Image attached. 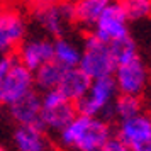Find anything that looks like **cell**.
<instances>
[{"label":"cell","mask_w":151,"mask_h":151,"mask_svg":"<svg viewBox=\"0 0 151 151\" xmlns=\"http://www.w3.org/2000/svg\"><path fill=\"white\" fill-rule=\"evenodd\" d=\"M114 136L112 124L100 117L78 116L58 132V141L71 151H102Z\"/></svg>","instance_id":"cell-1"},{"label":"cell","mask_w":151,"mask_h":151,"mask_svg":"<svg viewBox=\"0 0 151 151\" xmlns=\"http://www.w3.org/2000/svg\"><path fill=\"white\" fill-rule=\"evenodd\" d=\"M117 95L119 92L112 76L92 80L87 93L75 104L76 112L80 116L100 117L112 122V105Z\"/></svg>","instance_id":"cell-2"},{"label":"cell","mask_w":151,"mask_h":151,"mask_svg":"<svg viewBox=\"0 0 151 151\" xmlns=\"http://www.w3.org/2000/svg\"><path fill=\"white\" fill-rule=\"evenodd\" d=\"M78 68L87 76H90V80L112 76L117 68V63L112 55L110 44L102 42L88 32L82 42V58Z\"/></svg>","instance_id":"cell-3"},{"label":"cell","mask_w":151,"mask_h":151,"mask_svg":"<svg viewBox=\"0 0 151 151\" xmlns=\"http://www.w3.org/2000/svg\"><path fill=\"white\" fill-rule=\"evenodd\" d=\"M78 116L76 105L70 102L68 99L58 92V90H48L41 93V127L46 132H60L65 129L75 117Z\"/></svg>","instance_id":"cell-4"},{"label":"cell","mask_w":151,"mask_h":151,"mask_svg":"<svg viewBox=\"0 0 151 151\" xmlns=\"http://www.w3.org/2000/svg\"><path fill=\"white\" fill-rule=\"evenodd\" d=\"M112 78L116 82L119 93L134 95V97H143L146 93L148 87H150V80H151L150 70L139 56L117 65Z\"/></svg>","instance_id":"cell-5"},{"label":"cell","mask_w":151,"mask_h":151,"mask_svg":"<svg viewBox=\"0 0 151 151\" xmlns=\"http://www.w3.org/2000/svg\"><path fill=\"white\" fill-rule=\"evenodd\" d=\"M32 19L48 34V37H65L68 27L73 24V2L60 0L53 5L37 9L32 12Z\"/></svg>","instance_id":"cell-6"},{"label":"cell","mask_w":151,"mask_h":151,"mask_svg":"<svg viewBox=\"0 0 151 151\" xmlns=\"http://www.w3.org/2000/svg\"><path fill=\"white\" fill-rule=\"evenodd\" d=\"M32 90H36L34 73L29 71L26 66H22L19 61H15L0 85V104L4 107H9L19 99L31 93Z\"/></svg>","instance_id":"cell-7"},{"label":"cell","mask_w":151,"mask_h":151,"mask_svg":"<svg viewBox=\"0 0 151 151\" xmlns=\"http://www.w3.org/2000/svg\"><path fill=\"white\" fill-rule=\"evenodd\" d=\"M53 44L55 39L48 36L26 37L15 49V58L22 66H26L29 71L34 73L39 66L53 60Z\"/></svg>","instance_id":"cell-8"},{"label":"cell","mask_w":151,"mask_h":151,"mask_svg":"<svg viewBox=\"0 0 151 151\" xmlns=\"http://www.w3.org/2000/svg\"><path fill=\"white\" fill-rule=\"evenodd\" d=\"M90 34L95 36L102 42H107V44H112V42L129 36V21L126 19V15L121 10V7L117 5V2L112 4L99 17V21L93 24Z\"/></svg>","instance_id":"cell-9"},{"label":"cell","mask_w":151,"mask_h":151,"mask_svg":"<svg viewBox=\"0 0 151 151\" xmlns=\"http://www.w3.org/2000/svg\"><path fill=\"white\" fill-rule=\"evenodd\" d=\"M27 34L26 21L15 9H0V56L15 53Z\"/></svg>","instance_id":"cell-10"},{"label":"cell","mask_w":151,"mask_h":151,"mask_svg":"<svg viewBox=\"0 0 151 151\" xmlns=\"http://www.w3.org/2000/svg\"><path fill=\"white\" fill-rule=\"evenodd\" d=\"M114 136L119 137L129 151H137L151 143V116L141 112L137 116L117 122Z\"/></svg>","instance_id":"cell-11"},{"label":"cell","mask_w":151,"mask_h":151,"mask_svg":"<svg viewBox=\"0 0 151 151\" xmlns=\"http://www.w3.org/2000/svg\"><path fill=\"white\" fill-rule=\"evenodd\" d=\"M7 109L15 126L41 127V122H39V119H41V93L37 90H32L26 97H22L12 105H9Z\"/></svg>","instance_id":"cell-12"},{"label":"cell","mask_w":151,"mask_h":151,"mask_svg":"<svg viewBox=\"0 0 151 151\" xmlns=\"http://www.w3.org/2000/svg\"><path fill=\"white\" fill-rule=\"evenodd\" d=\"M116 0H73V24L83 31H92L93 24Z\"/></svg>","instance_id":"cell-13"},{"label":"cell","mask_w":151,"mask_h":151,"mask_svg":"<svg viewBox=\"0 0 151 151\" xmlns=\"http://www.w3.org/2000/svg\"><path fill=\"white\" fill-rule=\"evenodd\" d=\"M12 146L15 151H49L46 131L36 126H15Z\"/></svg>","instance_id":"cell-14"},{"label":"cell","mask_w":151,"mask_h":151,"mask_svg":"<svg viewBox=\"0 0 151 151\" xmlns=\"http://www.w3.org/2000/svg\"><path fill=\"white\" fill-rule=\"evenodd\" d=\"M90 83H92L90 76H87L80 68H71V70H66L65 71V75H63L61 82H60V85H58L56 90L65 99H68L70 102L76 104L87 93Z\"/></svg>","instance_id":"cell-15"},{"label":"cell","mask_w":151,"mask_h":151,"mask_svg":"<svg viewBox=\"0 0 151 151\" xmlns=\"http://www.w3.org/2000/svg\"><path fill=\"white\" fill-rule=\"evenodd\" d=\"M80 58H82V46L76 44L68 37H60L55 39L53 44V60L60 63L65 70L78 68L80 65Z\"/></svg>","instance_id":"cell-16"},{"label":"cell","mask_w":151,"mask_h":151,"mask_svg":"<svg viewBox=\"0 0 151 151\" xmlns=\"http://www.w3.org/2000/svg\"><path fill=\"white\" fill-rule=\"evenodd\" d=\"M66 70L63 68L60 63H56L55 60L44 63L42 66L34 71V88L37 92H48V90L58 88V85L61 82L63 75Z\"/></svg>","instance_id":"cell-17"},{"label":"cell","mask_w":151,"mask_h":151,"mask_svg":"<svg viewBox=\"0 0 151 151\" xmlns=\"http://www.w3.org/2000/svg\"><path fill=\"white\" fill-rule=\"evenodd\" d=\"M141 112H144V102L141 97L119 93L114 100V105H112V121L121 122V121L131 119Z\"/></svg>","instance_id":"cell-18"},{"label":"cell","mask_w":151,"mask_h":151,"mask_svg":"<svg viewBox=\"0 0 151 151\" xmlns=\"http://www.w3.org/2000/svg\"><path fill=\"white\" fill-rule=\"evenodd\" d=\"M129 22L151 17V0H116Z\"/></svg>","instance_id":"cell-19"},{"label":"cell","mask_w":151,"mask_h":151,"mask_svg":"<svg viewBox=\"0 0 151 151\" xmlns=\"http://www.w3.org/2000/svg\"><path fill=\"white\" fill-rule=\"evenodd\" d=\"M110 49H112V55L116 58L117 65L126 63V61H129V60H132V58L139 56L137 55V46H136V42H134V39L131 37V34L122 37V39H119V41H116V42H112Z\"/></svg>","instance_id":"cell-20"},{"label":"cell","mask_w":151,"mask_h":151,"mask_svg":"<svg viewBox=\"0 0 151 151\" xmlns=\"http://www.w3.org/2000/svg\"><path fill=\"white\" fill-rule=\"evenodd\" d=\"M17 61L15 53H9V55H2L0 56V85L4 82L5 75L9 73V70L14 66V63Z\"/></svg>","instance_id":"cell-21"},{"label":"cell","mask_w":151,"mask_h":151,"mask_svg":"<svg viewBox=\"0 0 151 151\" xmlns=\"http://www.w3.org/2000/svg\"><path fill=\"white\" fill-rule=\"evenodd\" d=\"M102 151H129V148H127V146L119 139V137L112 136L109 141H107V144L104 146Z\"/></svg>","instance_id":"cell-22"},{"label":"cell","mask_w":151,"mask_h":151,"mask_svg":"<svg viewBox=\"0 0 151 151\" xmlns=\"http://www.w3.org/2000/svg\"><path fill=\"white\" fill-rule=\"evenodd\" d=\"M60 0H27V5L31 7V10L34 12L37 9H42V7H48V5H53Z\"/></svg>","instance_id":"cell-23"},{"label":"cell","mask_w":151,"mask_h":151,"mask_svg":"<svg viewBox=\"0 0 151 151\" xmlns=\"http://www.w3.org/2000/svg\"><path fill=\"white\" fill-rule=\"evenodd\" d=\"M146 93H148L150 99H151V80H150V87H148V90H146Z\"/></svg>","instance_id":"cell-24"},{"label":"cell","mask_w":151,"mask_h":151,"mask_svg":"<svg viewBox=\"0 0 151 151\" xmlns=\"http://www.w3.org/2000/svg\"><path fill=\"white\" fill-rule=\"evenodd\" d=\"M0 151H9V150L5 148V146H2V144H0Z\"/></svg>","instance_id":"cell-25"},{"label":"cell","mask_w":151,"mask_h":151,"mask_svg":"<svg viewBox=\"0 0 151 151\" xmlns=\"http://www.w3.org/2000/svg\"><path fill=\"white\" fill-rule=\"evenodd\" d=\"M2 110H4V105H2V104H0V114H2Z\"/></svg>","instance_id":"cell-26"},{"label":"cell","mask_w":151,"mask_h":151,"mask_svg":"<svg viewBox=\"0 0 151 151\" xmlns=\"http://www.w3.org/2000/svg\"><path fill=\"white\" fill-rule=\"evenodd\" d=\"M150 116H151V114H150Z\"/></svg>","instance_id":"cell-27"}]
</instances>
